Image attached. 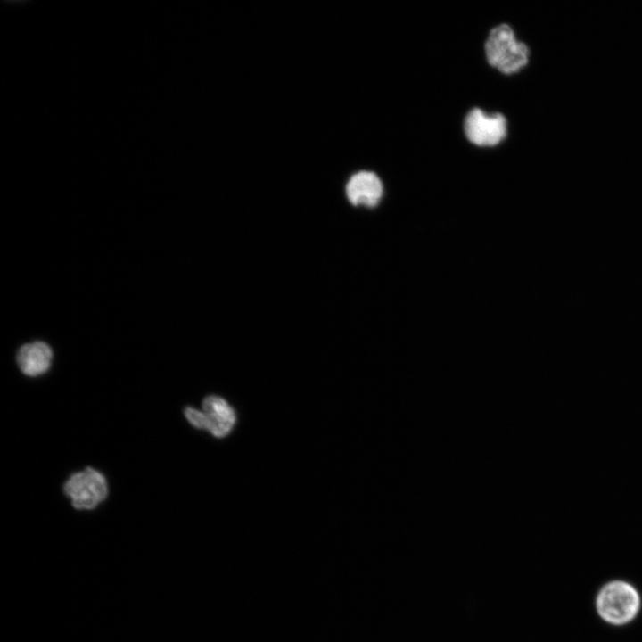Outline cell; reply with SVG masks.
I'll use <instances>...</instances> for the list:
<instances>
[{
	"label": "cell",
	"instance_id": "obj_1",
	"mask_svg": "<svg viewBox=\"0 0 642 642\" xmlns=\"http://www.w3.org/2000/svg\"><path fill=\"white\" fill-rule=\"evenodd\" d=\"M484 48L489 64L504 74L514 73L528 62V47L516 40L514 30L506 23L490 29Z\"/></svg>",
	"mask_w": 642,
	"mask_h": 642
},
{
	"label": "cell",
	"instance_id": "obj_2",
	"mask_svg": "<svg viewBox=\"0 0 642 642\" xmlns=\"http://www.w3.org/2000/svg\"><path fill=\"white\" fill-rule=\"evenodd\" d=\"M202 411L186 407L185 416L195 428L206 430L216 438H224L235 426V408L221 396L209 395L202 401Z\"/></svg>",
	"mask_w": 642,
	"mask_h": 642
},
{
	"label": "cell",
	"instance_id": "obj_3",
	"mask_svg": "<svg viewBox=\"0 0 642 642\" xmlns=\"http://www.w3.org/2000/svg\"><path fill=\"white\" fill-rule=\"evenodd\" d=\"M64 493L75 508L92 510L105 499L107 482L100 472L86 468L70 477L64 484Z\"/></svg>",
	"mask_w": 642,
	"mask_h": 642
},
{
	"label": "cell",
	"instance_id": "obj_4",
	"mask_svg": "<svg viewBox=\"0 0 642 642\" xmlns=\"http://www.w3.org/2000/svg\"><path fill=\"white\" fill-rule=\"evenodd\" d=\"M506 119L500 113L487 114L473 108L465 116L464 131L466 138L481 147L498 144L506 136Z\"/></svg>",
	"mask_w": 642,
	"mask_h": 642
},
{
	"label": "cell",
	"instance_id": "obj_5",
	"mask_svg": "<svg viewBox=\"0 0 642 642\" xmlns=\"http://www.w3.org/2000/svg\"><path fill=\"white\" fill-rule=\"evenodd\" d=\"M638 597L629 585L615 582L605 587L598 598V610L601 615L612 622H623L635 613Z\"/></svg>",
	"mask_w": 642,
	"mask_h": 642
},
{
	"label": "cell",
	"instance_id": "obj_6",
	"mask_svg": "<svg viewBox=\"0 0 642 642\" xmlns=\"http://www.w3.org/2000/svg\"><path fill=\"white\" fill-rule=\"evenodd\" d=\"M383 184L376 174L360 171L354 174L346 185V194L353 205L375 206L383 195Z\"/></svg>",
	"mask_w": 642,
	"mask_h": 642
},
{
	"label": "cell",
	"instance_id": "obj_7",
	"mask_svg": "<svg viewBox=\"0 0 642 642\" xmlns=\"http://www.w3.org/2000/svg\"><path fill=\"white\" fill-rule=\"evenodd\" d=\"M53 351L44 342H33L22 345L17 353V364L27 376H39L50 368Z\"/></svg>",
	"mask_w": 642,
	"mask_h": 642
}]
</instances>
